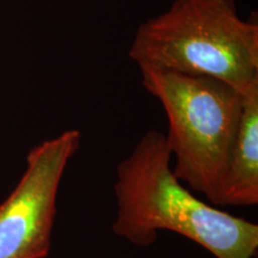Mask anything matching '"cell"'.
<instances>
[{"instance_id": "5b68a950", "label": "cell", "mask_w": 258, "mask_h": 258, "mask_svg": "<svg viewBox=\"0 0 258 258\" xmlns=\"http://www.w3.org/2000/svg\"><path fill=\"white\" fill-rule=\"evenodd\" d=\"M258 203V85L243 95V109L222 178L218 206Z\"/></svg>"}, {"instance_id": "7a4b0ae2", "label": "cell", "mask_w": 258, "mask_h": 258, "mask_svg": "<svg viewBox=\"0 0 258 258\" xmlns=\"http://www.w3.org/2000/svg\"><path fill=\"white\" fill-rule=\"evenodd\" d=\"M129 57L139 69L217 79L244 93L258 85V23L234 0H175L138 28Z\"/></svg>"}, {"instance_id": "277c9868", "label": "cell", "mask_w": 258, "mask_h": 258, "mask_svg": "<svg viewBox=\"0 0 258 258\" xmlns=\"http://www.w3.org/2000/svg\"><path fill=\"white\" fill-rule=\"evenodd\" d=\"M80 143V132L70 129L29 152L25 172L0 205V258L49 254L61 179Z\"/></svg>"}, {"instance_id": "3957f363", "label": "cell", "mask_w": 258, "mask_h": 258, "mask_svg": "<svg viewBox=\"0 0 258 258\" xmlns=\"http://www.w3.org/2000/svg\"><path fill=\"white\" fill-rule=\"evenodd\" d=\"M144 88L165 110L173 173L218 206L243 109V93L208 77L140 69Z\"/></svg>"}, {"instance_id": "6da1fadb", "label": "cell", "mask_w": 258, "mask_h": 258, "mask_svg": "<svg viewBox=\"0 0 258 258\" xmlns=\"http://www.w3.org/2000/svg\"><path fill=\"white\" fill-rule=\"evenodd\" d=\"M165 134L148 131L116 169V217L112 232L135 246L156 243L171 231L215 258H253L258 226L196 198L177 178Z\"/></svg>"}]
</instances>
